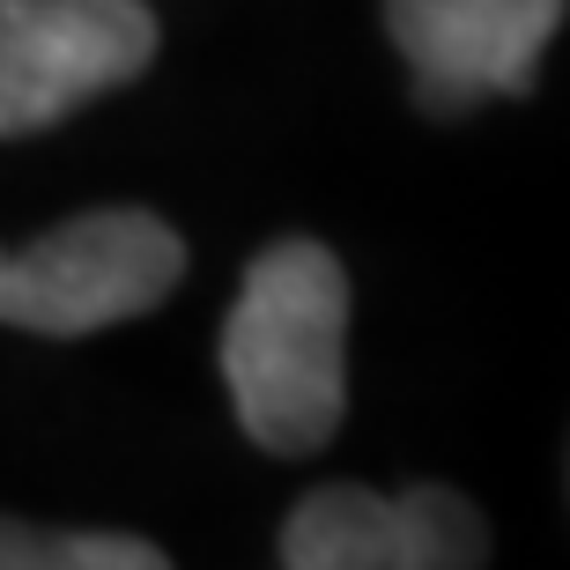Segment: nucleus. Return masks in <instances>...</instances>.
<instances>
[{
  "label": "nucleus",
  "mask_w": 570,
  "mask_h": 570,
  "mask_svg": "<svg viewBox=\"0 0 570 570\" xmlns=\"http://www.w3.org/2000/svg\"><path fill=\"white\" fill-rule=\"evenodd\" d=\"M275 556L289 570H474L489 563V527L444 482H334L282 519Z\"/></svg>",
  "instance_id": "obj_4"
},
{
  "label": "nucleus",
  "mask_w": 570,
  "mask_h": 570,
  "mask_svg": "<svg viewBox=\"0 0 570 570\" xmlns=\"http://www.w3.org/2000/svg\"><path fill=\"white\" fill-rule=\"evenodd\" d=\"M223 385L245 438L312 460L348 415V275L318 237L259 245L223 326Z\"/></svg>",
  "instance_id": "obj_1"
},
{
  "label": "nucleus",
  "mask_w": 570,
  "mask_h": 570,
  "mask_svg": "<svg viewBox=\"0 0 570 570\" xmlns=\"http://www.w3.org/2000/svg\"><path fill=\"white\" fill-rule=\"evenodd\" d=\"M178 282H186V237L156 208H89L22 253L0 245V326L45 341L105 334L156 312Z\"/></svg>",
  "instance_id": "obj_2"
},
{
  "label": "nucleus",
  "mask_w": 570,
  "mask_h": 570,
  "mask_svg": "<svg viewBox=\"0 0 570 570\" xmlns=\"http://www.w3.org/2000/svg\"><path fill=\"white\" fill-rule=\"evenodd\" d=\"M148 0H0V141L45 134L156 60Z\"/></svg>",
  "instance_id": "obj_3"
},
{
  "label": "nucleus",
  "mask_w": 570,
  "mask_h": 570,
  "mask_svg": "<svg viewBox=\"0 0 570 570\" xmlns=\"http://www.w3.org/2000/svg\"><path fill=\"white\" fill-rule=\"evenodd\" d=\"M0 570H164V549L141 533H60L0 511Z\"/></svg>",
  "instance_id": "obj_6"
},
{
  "label": "nucleus",
  "mask_w": 570,
  "mask_h": 570,
  "mask_svg": "<svg viewBox=\"0 0 570 570\" xmlns=\"http://www.w3.org/2000/svg\"><path fill=\"white\" fill-rule=\"evenodd\" d=\"M570 0H385V38L401 45L415 105L466 119L497 97H527Z\"/></svg>",
  "instance_id": "obj_5"
}]
</instances>
